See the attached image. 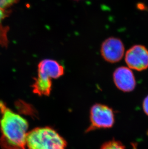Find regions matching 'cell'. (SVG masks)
I'll list each match as a JSON object with an SVG mask.
<instances>
[{
    "label": "cell",
    "instance_id": "30bf717a",
    "mask_svg": "<svg viewBox=\"0 0 148 149\" xmlns=\"http://www.w3.org/2000/svg\"><path fill=\"white\" fill-rule=\"evenodd\" d=\"M9 14V12L8 10L0 8V24H1L2 21L8 16Z\"/></svg>",
    "mask_w": 148,
    "mask_h": 149
},
{
    "label": "cell",
    "instance_id": "6da1fadb",
    "mask_svg": "<svg viewBox=\"0 0 148 149\" xmlns=\"http://www.w3.org/2000/svg\"><path fill=\"white\" fill-rule=\"evenodd\" d=\"M0 145L3 149H26L28 121L0 101Z\"/></svg>",
    "mask_w": 148,
    "mask_h": 149
},
{
    "label": "cell",
    "instance_id": "52a82bcc",
    "mask_svg": "<svg viewBox=\"0 0 148 149\" xmlns=\"http://www.w3.org/2000/svg\"><path fill=\"white\" fill-rule=\"evenodd\" d=\"M113 80L116 87L124 92H130L134 90L136 81L131 69L127 67H119L113 73Z\"/></svg>",
    "mask_w": 148,
    "mask_h": 149
},
{
    "label": "cell",
    "instance_id": "3957f363",
    "mask_svg": "<svg viewBox=\"0 0 148 149\" xmlns=\"http://www.w3.org/2000/svg\"><path fill=\"white\" fill-rule=\"evenodd\" d=\"M26 146L28 149H66L67 142L52 127H40L28 132Z\"/></svg>",
    "mask_w": 148,
    "mask_h": 149
},
{
    "label": "cell",
    "instance_id": "5b68a950",
    "mask_svg": "<svg viewBox=\"0 0 148 149\" xmlns=\"http://www.w3.org/2000/svg\"><path fill=\"white\" fill-rule=\"evenodd\" d=\"M124 60L129 68L141 72L148 68V49L145 46L136 45L126 52Z\"/></svg>",
    "mask_w": 148,
    "mask_h": 149
},
{
    "label": "cell",
    "instance_id": "8992f818",
    "mask_svg": "<svg viewBox=\"0 0 148 149\" xmlns=\"http://www.w3.org/2000/svg\"><path fill=\"white\" fill-rule=\"evenodd\" d=\"M101 53L107 62L115 63L120 61L124 54L123 42L116 37H110L103 42L101 45Z\"/></svg>",
    "mask_w": 148,
    "mask_h": 149
},
{
    "label": "cell",
    "instance_id": "9c48e42d",
    "mask_svg": "<svg viewBox=\"0 0 148 149\" xmlns=\"http://www.w3.org/2000/svg\"><path fill=\"white\" fill-rule=\"evenodd\" d=\"M18 0H0V8L6 9L17 2Z\"/></svg>",
    "mask_w": 148,
    "mask_h": 149
},
{
    "label": "cell",
    "instance_id": "ba28073f",
    "mask_svg": "<svg viewBox=\"0 0 148 149\" xmlns=\"http://www.w3.org/2000/svg\"><path fill=\"white\" fill-rule=\"evenodd\" d=\"M100 149H126L121 142L115 140H112L105 142Z\"/></svg>",
    "mask_w": 148,
    "mask_h": 149
},
{
    "label": "cell",
    "instance_id": "277c9868",
    "mask_svg": "<svg viewBox=\"0 0 148 149\" xmlns=\"http://www.w3.org/2000/svg\"><path fill=\"white\" fill-rule=\"evenodd\" d=\"M90 122L91 125L87 129V132L100 128H111L115 123L113 110L103 104H95L91 108Z\"/></svg>",
    "mask_w": 148,
    "mask_h": 149
},
{
    "label": "cell",
    "instance_id": "8fae6325",
    "mask_svg": "<svg viewBox=\"0 0 148 149\" xmlns=\"http://www.w3.org/2000/svg\"><path fill=\"white\" fill-rule=\"evenodd\" d=\"M143 109L144 113L148 116V95L144 99L143 102Z\"/></svg>",
    "mask_w": 148,
    "mask_h": 149
},
{
    "label": "cell",
    "instance_id": "7a4b0ae2",
    "mask_svg": "<svg viewBox=\"0 0 148 149\" xmlns=\"http://www.w3.org/2000/svg\"><path fill=\"white\" fill-rule=\"evenodd\" d=\"M64 73V68L57 61L43 59L38 64L37 77L32 85L33 92L39 96H49L52 91V79L59 78Z\"/></svg>",
    "mask_w": 148,
    "mask_h": 149
}]
</instances>
